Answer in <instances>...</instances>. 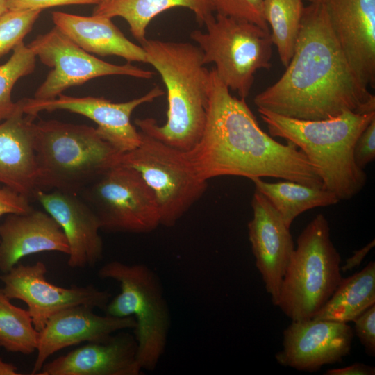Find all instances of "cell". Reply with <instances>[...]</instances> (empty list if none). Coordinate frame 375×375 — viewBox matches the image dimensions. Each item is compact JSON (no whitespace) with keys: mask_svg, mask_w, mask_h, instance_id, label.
Returning <instances> with one entry per match:
<instances>
[{"mask_svg":"<svg viewBox=\"0 0 375 375\" xmlns=\"http://www.w3.org/2000/svg\"><path fill=\"white\" fill-rule=\"evenodd\" d=\"M253 101L258 108L305 120L331 119L345 111H375V96L352 70L319 0L304 7L285 72Z\"/></svg>","mask_w":375,"mask_h":375,"instance_id":"cell-1","label":"cell"},{"mask_svg":"<svg viewBox=\"0 0 375 375\" xmlns=\"http://www.w3.org/2000/svg\"><path fill=\"white\" fill-rule=\"evenodd\" d=\"M287 142L264 132L245 99L232 96L215 69L210 70L204 128L196 145L184 151L199 178L272 177L323 188L306 155Z\"/></svg>","mask_w":375,"mask_h":375,"instance_id":"cell-2","label":"cell"},{"mask_svg":"<svg viewBox=\"0 0 375 375\" xmlns=\"http://www.w3.org/2000/svg\"><path fill=\"white\" fill-rule=\"evenodd\" d=\"M147 63L161 76L167 90V112L165 124L153 118L136 119L140 131L183 151L199 140L206 122L210 70L197 45L190 42L146 39L140 44Z\"/></svg>","mask_w":375,"mask_h":375,"instance_id":"cell-3","label":"cell"},{"mask_svg":"<svg viewBox=\"0 0 375 375\" xmlns=\"http://www.w3.org/2000/svg\"><path fill=\"white\" fill-rule=\"evenodd\" d=\"M272 137L294 144L307 157L323 183V188L339 200H349L367 183V174L353 158L356 140L375 119V111L343 112L331 119L305 120L258 108Z\"/></svg>","mask_w":375,"mask_h":375,"instance_id":"cell-4","label":"cell"},{"mask_svg":"<svg viewBox=\"0 0 375 375\" xmlns=\"http://www.w3.org/2000/svg\"><path fill=\"white\" fill-rule=\"evenodd\" d=\"M33 149L37 188L74 194L119 165L123 153L96 128L54 119L35 122Z\"/></svg>","mask_w":375,"mask_h":375,"instance_id":"cell-5","label":"cell"},{"mask_svg":"<svg viewBox=\"0 0 375 375\" xmlns=\"http://www.w3.org/2000/svg\"><path fill=\"white\" fill-rule=\"evenodd\" d=\"M97 274L101 279L116 281L120 288L103 310L104 313L135 318L139 365L142 370H155L165 352L171 326L170 311L160 278L144 264L117 260L103 265Z\"/></svg>","mask_w":375,"mask_h":375,"instance_id":"cell-6","label":"cell"},{"mask_svg":"<svg viewBox=\"0 0 375 375\" xmlns=\"http://www.w3.org/2000/svg\"><path fill=\"white\" fill-rule=\"evenodd\" d=\"M340 262L328 222L318 214L297 238L276 306L292 321L313 318L342 279Z\"/></svg>","mask_w":375,"mask_h":375,"instance_id":"cell-7","label":"cell"},{"mask_svg":"<svg viewBox=\"0 0 375 375\" xmlns=\"http://www.w3.org/2000/svg\"><path fill=\"white\" fill-rule=\"evenodd\" d=\"M205 26L206 31L195 30L190 34L202 51L204 64L214 63L221 81L245 99L256 72L272 66L273 44L269 31L219 14Z\"/></svg>","mask_w":375,"mask_h":375,"instance_id":"cell-8","label":"cell"},{"mask_svg":"<svg viewBox=\"0 0 375 375\" xmlns=\"http://www.w3.org/2000/svg\"><path fill=\"white\" fill-rule=\"evenodd\" d=\"M138 131L139 145L123 153L120 164L140 174L156 198L160 225L172 227L202 197L208 181L197 176L184 151Z\"/></svg>","mask_w":375,"mask_h":375,"instance_id":"cell-9","label":"cell"},{"mask_svg":"<svg viewBox=\"0 0 375 375\" xmlns=\"http://www.w3.org/2000/svg\"><path fill=\"white\" fill-rule=\"evenodd\" d=\"M94 210L101 231L147 233L160 225L156 198L140 174L117 165L78 194Z\"/></svg>","mask_w":375,"mask_h":375,"instance_id":"cell-10","label":"cell"},{"mask_svg":"<svg viewBox=\"0 0 375 375\" xmlns=\"http://www.w3.org/2000/svg\"><path fill=\"white\" fill-rule=\"evenodd\" d=\"M28 47L45 65L52 69L37 89L34 99L50 100L66 89L101 76L123 75L150 79L153 73L128 62L115 65L85 51L56 26L38 35Z\"/></svg>","mask_w":375,"mask_h":375,"instance_id":"cell-11","label":"cell"},{"mask_svg":"<svg viewBox=\"0 0 375 375\" xmlns=\"http://www.w3.org/2000/svg\"><path fill=\"white\" fill-rule=\"evenodd\" d=\"M47 267L38 261L34 265L17 264L0 276L1 289L11 299H19L28 306L34 327L40 331L48 319L56 312L76 305H86L103 310L112 298L107 290L92 285L87 286H58L46 279Z\"/></svg>","mask_w":375,"mask_h":375,"instance_id":"cell-12","label":"cell"},{"mask_svg":"<svg viewBox=\"0 0 375 375\" xmlns=\"http://www.w3.org/2000/svg\"><path fill=\"white\" fill-rule=\"evenodd\" d=\"M164 91L155 86L144 95L132 100L115 103L103 97H76L60 94L50 100L22 99L25 114L36 115L42 111L67 110L94 122L100 135L122 153L131 151L140 142V133L132 124L131 117L142 104L162 96Z\"/></svg>","mask_w":375,"mask_h":375,"instance_id":"cell-13","label":"cell"},{"mask_svg":"<svg viewBox=\"0 0 375 375\" xmlns=\"http://www.w3.org/2000/svg\"><path fill=\"white\" fill-rule=\"evenodd\" d=\"M275 358L284 367L313 372L341 362L349 354L353 331L347 323L309 319L292 321Z\"/></svg>","mask_w":375,"mask_h":375,"instance_id":"cell-14","label":"cell"},{"mask_svg":"<svg viewBox=\"0 0 375 375\" xmlns=\"http://www.w3.org/2000/svg\"><path fill=\"white\" fill-rule=\"evenodd\" d=\"M251 204L253 217L248 223L249 240L256 266L276 306L294 250V242L290 228L268 199L256 189Z\"/></svg>","mask_w":375,"mask_h":375,"instance_id":"cell-15","label":"cell"},{"mask_svg":"<svg viewBox=\"0 0 375 375\" xmlns=\"http://www.w3.org/2000/svg\"><path fill=\"white\" fill-rule=\"evenodd\" d=\"M352 70L368 88L375 85V0H319Z\"/></svg>","mask_w":375,"mask_h":375,"instance_id":"cell-16","label":"cell"},{"mask_svg":"<svg viewBox=\"0 0 375 375\" xmlns=\"http://www.w3.org/2000/svg\"><path fill=\"white\" fill-rule=\"evenodd\" d=\"M34 199L62 228L69 245V267H93L102 259L103 243L98 218L78 194L38 189Z\"/></svg>","mask_w":375,"mask_h":375,"instance_id":"cell-17","label":"cell"},{"mask_svg":"<svg viewBox=\"0 0 375 375\" xmlns=\"http://www.w3.org/2000/svg\"><path fill=\"white\" fill-rule=\"evenodd\" d=\"M94 308L76 305L52 315L39 331L37 357L31 374L38 375L47 359L66 347L106 339L118 331L134 329L133 317H117L99 315Z\"/></svg>","mask_w":375,"mask_h":375,"instance_id":"cell-18","label":"cell"},{"mask_svg":"<svg viewBox=\"0 0 375 375\" xmlns=\"http://www.w3.org/2000/svg\"><path fill=\"white\" fill-rule=\"evenodd\" d=\"M135 336L123 331L46 362L38 375H139Z\"/></svg>","mask_w":375,"mask_h":375,"instance_id":"cell-19","label":"cell"},{"mask_svg":"<svg viewBox=\"0 0 375 375\" xmlns=\"http://www.w3.org/2000/svg\"><path fill=\"white\" fill-rule=\"evenodd\" d=\"M69 245L58 224L47 212L32 209L6 215L0 224V270L9 272L24 257L43 251L68 255Z\"/></svg>","mask_w":375,"mask_h":375,"instance_id":"cell-20","label":"cell"},{"mask_svg":"<svg viewBox=\"0 0 375 375\" xmlns=\"http://www.w3.org/2000/svg\"><path fill=\"white\" fill-rule=\"evenodd\" d=\"M25 114L22 101L0 124V183L31 200L38 190L33 149L34 119Z\"/></svg>","mask_w":375,"mask_h":375,"instance_id":"cell-21","label":"cell"},{"mask_svg":"<svg viewBox=\"0 0 375 375\" xmlns=\"http://www.w3.org/2000/svg\"><path fill=\"white\" fill-rule=\"evenodd\" d=\"M55 26L90 53L117 56L130 62L147 63L142 46L129 40L111 18L97 15L80 16L61 11L52 12Z\"/></svg>","mask_w":375,"mask_h":375,"instance_id":"cell-22","label":"cell"},{"mask_svg":"<svg viewBox=\"0 0 375 375\" xmlns=\"http://www.w3.org/2000/svg\"><path fill=\"white\" fill-rule=\"evenodd\" d=\"M178 7L190 9L201 25L214 16L209 0H112L96 5L92 15L123 18L133 38L141 44L147 39L146 30L151 20Z\"/></svg>","mask_w":375,"mask_h":375,"instance_id":"cell-23","label":"cell"},{"mask_svg":"<svg viewBox=\"0 0 375 375\" xmlns=\"http://www.w3.org/2000/svg\"><path fill=\"white\" fill-rule=\"evenodd\" d=\"M374 304L375 262L371 261L360 272L342 278L313 319L348 323Z\"/></svg>","mask_w":375,"mask_h":375,"instance_id":"cell-24","label":"cell"},{"mask_svg":"<svg viewBox=\"0 0 375 375\" xmlns=\"http://www.w3.org/2000/svg\"><path fill=\"white\" fill-rule=\"evenodd\" d=\"M255 189L262 193L290 228L294 219L308 210L333 206L340 200L324 188H315L291 181L268 183L261 178L251 179Z\"/></svg>","mask_w":375,"mask_h":375,"instance_id":"cell-25","label":"cell"},{"mask_svg":"<svg viewBox=\"0 0 375 375\" xmlns=\"http://www.w3.org/2000/svg\"><path fill=\"white\" fill-rule=\"evenodd\" d=\"M303 0H265L263 12L271 39L286 67L293 55L304 10Z\"/></svg>","mask_w":375,"mask_h":375,"instance_id":"cell-26","label":"cell"},{"mask_svg":"<svg viewBox=\"0 0 375 375\" xmlns=\"http://www.w3.org/2000/svg\"><path fill=\"white\" fill-rule=\"evenodd\" d=\"M38 336L28 310L13 305L0 289V347L29 355L36 351Z\"/></svg>","mask_w":375,"mask_h":375,"instance_id":"cell-27","label":"cell"},{"mask_svg":"<svg viewBox=\"0 0 375 375\" xmlns=\"http://www.w3.org/2000/svg\"><path fill=\"white\" fill-rule=\"evenodd\" d=\"M36 57L28 45L20 43L12 50L10 58L0 65V121L11 117L19 107V101L13 102L12 90L22 77L33 73Z\"/></svg>","mask_w":375,"mask_h":375,"instance_id":"cell-28","label":"cell"},{"mask_svg":"<svg viewBox=\"0 0 375 375\" xmlns=\"http://www.w3.org/2000/svg\"><path fill=\"white\" fill-rule=\"evenodd\" d=\"M42 10H8L0 17V57L23 42Z\"/></svg>","mask_w":375,"mask_h":375,"instance_id":"cell-29","label":"cell"},{"mask_svg":"<svg viewBox=\"0 0 375 375\" xmlns=\"http://www.w3.org/2000/svg\"><path fill=\"white\" fill-rule=\"evenodd\" d=\"M213 12L253 23L269 31L263 12L265 0H209Z\"/></svg>","mask_w":375,"mask_h":375,"instance_id":"cell-30","label":"cell"},{"mask_svg":"<svg viewBox=\"0 0 375 375\" xmlns=\"http://www.w3.org/2000/svg\"><path fill=\"white\" fill-rule=\"evenodd\" d=\"M356 334L370 356L375 355V304L353 321Z\"/></svg>","mask_w":375,"mask_h":375,"instance_id":"cell-31","label":"cell"},{"mask_svg":"<svg viewBox=\"0 0 375 375\" xmlns=\"http://www.w3.org/2000/svg\"><path fill=\"white\" fill-rule=\"evenodd\" d=\"M353 158L356 165L364 168L375 159V119L361 133L356 141Z\"/></svg>","mask_w":375,"mask_h":375,"instance_id":"cell-32","label":"cell"},{"mask_svg":"<svg viewBox=\"0 0 375 375\" xmlns=\"http://www.w3.org/2000/svg\"><path fill=\"white\" fill-rule=\"evenodd\" d=\"M101 0H6L8 10H44L65 5H89L100 3Z\"/></svg>","mask_w":375,"mask_h":375,"instance_id":"cell-33","label":"cell"},{"mask_svg":"<svg viewBox=\"0 0 375 375\" xmlns=\"http://www.w3.org/2000/svg\"><path fill=\"white\" fill-rule=\"evenodd\" d=\"M30 200L4 185L0 186V218L12 213H26L33 208Z\"/></svg>","mask_w":375,"mask_h":375,"instance_id":"cell-34","label":"cell"},{"mask_svg":"<svg viewBox=\"0 0 375 375\" xmlns=\"http://www.w3.org/2000/svg\"><path fill=\"white\" fill-rule=\"evenodd\" d=\"M325 375H374L375 367L361 362H356L351 365L327 370Z\"/></svg>","mask_w":375,"mask_h":375,"instance_id":"cell-35","label":"cell"},{"mask_svg":"<svg viewBox=\"0 0 375 375\" xmlns=\"http://www.w3.org/2000/svg\"><path fill=\"white\" fill-rule=\"evenodd\" d=\"M374 246L375 242L374 240H373L362 249L355 250L353 254L346 260L345 264L342 267H340L341 271L346 272L358 267Z\"/></svg>","mask_w":375,"mask_h":375,"instance_id":"cell-36","label":"cell"},{"mask_svg":"<svg viewBox=\"0 0 375 375\" xmlns=\"http://www.w3.org/2000/svg\"><path fill=\"white\" fill-rule=\"evenodd\" d=\"M17 367L10 362H4L0 358V375H19Z\"/></svg>","mask_w":375,"mask_h":375,"instance_id":"cell-37","label":"cell"},{"mask_svg":"<svg viewBox=\"0 0 375 375\" xmlns=\"http://www.w3.org/2000/svg\"><path fill=\"white\" fill-rule=\"evenodd\" d=\"M8 11L6 0H0V17Z\"/></svg>","mask_w":375,"mask_h":375,"instance_id":"cell-38","label":"cell"},{"mask_svg":"<svg viewBox=\"0 0 375 375\" xmlns=\"http://www.w3.org/2000/svg\"><path fill=\"white\" fill-rule=\"evenodd\" d=\"M112 0H101V3L108 2Z\"/></svg>","mask_w":375,"mask_h":375,"instance_id":"cell-39","label":"cell"},{"mask_svg":"<svg viewBox=\"0 0 375 375\" xmlns=\"http://www.w3.org/2000/svg\"><path fill=\"white\" fill-rule=\"evenodd\" d=\"M303 1H304V0H303ZM306 1H310V2H313V1H316V0H306Z\"/></svg>","mask_w":375,"mask_h":375,"instance_id":"cell-40","label":"cell"}]
</instances>
